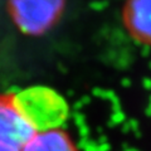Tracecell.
Returning <instances> with one entry per match:
<instances>
[{
    "mask_svg": "<svg viewBox=\"0 0 151 151\" xmlns=\"http://www.w3.org/2000/svg\"><path fill=\"white\" fill-rule=\"evenodd\" d=\"M12 100L35 132L60 129L69 116L65 98L47 86L19 89Z\"/></svg>",
    "mask_w": 151,
    "mask_h": 151,
    "instance_id": "6da1fadb",
    "label": "cell"
},
{
    "mask_svg": "<svg viewBox=\"0 0 151 151\" xmlns=\"http://www.w3.org/2000/svg\"><path fill=\"white\" fill-rule=\"evenodd\" d=\"M65 0H10L14 23L23 33L40 35L55 24Z\"/></svg>",
    "mask_w": 151,
    "mask_h": 151,
    "instance_id": "7a4b0ae2",
    "label": "cell"
},
{
    "mask_svg": "<svg viewBox=\"0 0 151 151\" xmlns=\"http://www.w3.org/2000/svg\"><path fill=\"white\" fill-rule=\"evenodd\" d=\"M35 130L14 105L12 98L0 96V139L24 145Z\"/></svg>",
    "mask_w": 151,
    "mask_h": 151,
    "instance_id": "3957f363",
    "label": "cell"
},
{
    "mask_svg": "<svg viewBox=\"0 0 151 151\" xmlns=\"http://www.w3.org/2000/svg\"><path fill=\"white\" fill-rule=\"evenodd\" d=\"M124 20L136 40L151 47V0H127Z\"/></svg>",
    "mask_w": 151,
    "mask_h": 151,
    "instance_id": "277c9868",
    "label": "cell"
},
{
    "mask_svg": "<svg viewBox=\"0 0 151 151\" xmlns=\"http://www.w3.org/2000/svg\"><path fill=\"white\" fill-rule=\"evenodd\" d=\"M22 151H77V147L62 129H55L37 131L22 146Z\"/></svg>",
    "mask_w": 151,
    "mask_h": 151,
    "instance_id": "5b68a950",
    "label": "cell"
},
{
    "mask_svg": "<svg viewBox=\"0 0 151 151\" xmlns=\"http://www.w3.org/2000/svg\"><path fill=\"white\" fill-rule=\"evenodd\" d=\"M0 151H22V145L10 140L0 139Z\"/></svg>",
    "mask_w": 151,
    "mask_h": 151,
    "instance_id": "8992f818",
    "label": "cell"
},
{
    "mask_svg": "<svg viewBox=\"0 0 151 151\" xmlns=\"http://www.w3.org/2000/svg\"><path fill=\"white\" fill-rule=\"evenodd\" d=\"M125 120V115H124V112L122 111H116V112H113V115L111 117V121L110 122V125H117V124H122Z\"/></svg>",
    "mask_w": 151,
    "mask_h": 151,
    "instance_id": "52a82bcc",
    "label": "cell"
},
{
    "mask_svg": "<svg viewBox=\"0 0 151 151\" xmlns=\"http://www.w3.org/2000/svg\"><path fill=\"white\" fill-rule=\"evenodd\" d=\"M73 120L76 122V125L78 126V129L86 125V122H84V116L82 115L81 112H74L73 113Z\"/></svg>",
    "mask_w": 151,
    "mask_h": 151,
    "instance_id": "ba28073f",
    "label": "cell"
},
{
    "mask_svg": "<svg viewBox=\"0 0 151 151\" xmlns=\"http://www.w3.org/2000/svg\"><path fill=\"white\" fill-rule=\"evenodd\" d=\"M144 87L150 91V89H151V79H149V78H145L144 79Z\"/></svg>",
    "mask_w": 151,
    "mask_h": 151,
    "instance_id": "9c48e42d",
    "label": "cell"
},
{
    "mask_svg": "<svg viewBox=\"0 0 151 151\" xmlns=\"http://www.w3.org/2000/svg\"><path fill=\"white\" fill-rule=\"evenodd\" d=\"M122 84H124L125 87H129L130 84H131V82H130V81H129V79H127V78H125L124 81H122Z\"/></svg>",
    "mask_w": 151,
    "mask_h": 151,
    "instance_id": "30bf717a",
    "label": "cell"
},
{
    "mask_svg": "<svg viewBox=\"0 0 151 151\" xmlns=\"http://www.w3.org/2000/svg\"><path fill=\"white\" fill-rule=\"evenodd\" d=\"M125 151H137V150H134V149H129V150H125Z\"/></svg>",
    "mask_w": 151,
    "mask_h": 151,
    "instance_id": "8fae6325",
    "label": "cell"
},
{
    "mask_svg": "<svg viewBox=\"0 0 151 151\" xmlns=\"http://www.w3.org/2000/svg\"><path fill=\"white\" fill-rule=\"evenodd\" d=\"M149 65H150V68H151V62H150V64H149Z\"/></svg>",
    "mask_w": 151,
    "mask_h": 151,
    "instance_id": "7c38bea8",
    "label": "cell"
},
{
    "mask_svg": "<svg viewBox=\"0 0 151 151\" xmlns=\"http://www.w3.org/2000/svg\"><path fill=\"white\" fill-rule=\"evenodd\" d=\"M150 103H151V98H150Z\"/></svg>",
    "mask_w": 151,
    "mask_h": 151,
    "instance_id": "4fadbf2b",
    "label": "cell"
}]
</instances>
